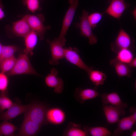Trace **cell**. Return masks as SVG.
I'll list each match as a JSON object with an SVG mask.
<instances>
[{
  "mask_svg": "<svg viewBox=\"0 0 136 136\" xmlns=\"http://www.w3.org/2000/svg\"><path fill=\"white\" fill-rule=\"evenodd\" d=\"M6 74L8 76L22 74L40 76L32 67L27 55L24 53L19 55L13 69Z\"/></svg>",
  "mask_w": 136,
  "mask_h": 136,
  "instance_id": "6da1fadb",
  "label": "cell"
},
{
  "mask_svg": "<svg viewBox=\"0 0 136 136\" xmlns=\"http://www.w3.org/2000/svg\"><path fill=\"white\" fill-rule=\"evenodd\" d=\"M79 0H68L70 6L67 10L63 21L61 29L58 39L63 46L65 45V36L67 31L72 23L78 7Z\"/></svg>",
  "mask_w": 136,
  "mask_h": 136,
  "instance_id": "7a4b0ae2",
  "label": "cell"
},
{
  "mask_svg": "<svg viewBox=\"0 0 136 136\" xmlns=\"http://www.w3.org/2000/svg\"><path fill=\"white\" fill-rule=\"evenodd\" d=\"M22 17L26 20L31 30L37 34L40 40H44L46 32L51 28L50 26H45L44 25L45 17L44 15L42 14H27Z\"/></svg>",
  "mask_w": 136,
  "mask_h": 136,
  "instance_id": "3957f363",
  "label": "cell"
},
{
  "mask_svg": "<svg viewBox=\"0 0 136 136\" xmlns=\"http://www.w3.org/2000/svg\"><path fill=\"white\" fill-rule=\"evenodd\" d=\"M111 50L115 53L120 50L129 49L134 51L135 49V41L129 35L121 28L115 41L111 44Z\"/></svg>",
  "mask_w": 136,
  "mask_h": 136,
  "instance_id": "277c9868",
  "label": "cell"
},
{
  "mask_svg": "<svg viewBox=\"0 0 136 136\" xmlns=\"http://www.w3.org/2000/svg\"><path fill=\"white\" fill-rule=\"evenodd\" d=\"M88 11L83 10L82 15L79 17L80 22L76 24V26L80 29V35L88 38L89 43L93 45L97 43L98 39L92 32V28L88 19Z\"/></svg>",
  "mask_w": 136,
  "mask_h": 136,
  "instance_id": "5b68a950",
  "label": "cell"
},
{
  "mask_svg": "<svg viewBox=\"0 0 136 136\" xmlns=\"http://www.w3.org/2000/svg\"><path fill=\"white\" fill-rule=\"evenodd\" d=\"M47 108L43 103L35 102L32 107L25 113L24 117L42 125L47 123L46 115Z\"/></svg>",
  "mask_w": 136,
  "mask_h": 136,
  "instance_id": "8992f818",
  "label": "cell"
},
{
  "mask_svg": "<svg viewBox=\"0 0 136 136\" xmlns=\"http://www.w3.org/2000/svg\"><path fill=\"white\" fill-rule=\"evenodd\" d=\"M5 29L7 35L10 38L24 37L31 30L27 22L23 17L21 19L13 22L11 26L7 25Z\"/></svg>",
  "mask_w": 136,
  "mask_h": 136,
  "instance_id": "52a82bcc",
  "label": "cell"
},
{
  "mask_svg": "<svg viewBox=\"0 0 136 136\" xmlns=\"http://www.w3.org/2000/svg\"><path fill=\"white\" fill-rule=\"evenodd\" d=\"M65 58L70 63L85 71L88 74L93 68L87 65L81 58L78 49L75 48H65Z\"/></svg>",
  "mask_w": 136,
  "mask_h": 136,
  "instance_id": "ba28073f",
  "label": "cell"
},
{
  "mask_svg": "<svg viewBox=\"0 0 136 136\" xmlns=\"http://www.w3.org/2000/svg\"><path fill=\"white\" fill-rule=\"evenodd\" d=\"M47 42L49 45L51 54V58L49 60L50 64L56 65L59 64V61L64 58L65 49L58 40L55 38L51 41L48 39Z\"/></svg>",
  "mask_w": 136,
  "mask_h": 136,
  "instance_id": "9c48e42d",
  "label": "cell"
},
{
  "mask_svg": "<svg viewBox=\"0 0 136 136\" xmlns=\"http://www.w3.org/2000/svg\"><path fill=\"white\" fill-rule=\"evenodd\" d=\"M129 5L125 0H110V4L105 12L113 17L119 19Z\"/></svg>",
  "mask_w": 136,
  "mask_h": 136,
  "instance_id": "30bf717a",
  "label": "cell"
},
{
  "mask_svg": "<svg viewBox=\"0 0 136 136\" xmlns=\"http://www.w3.org/2000/svg\"><path fill=\"white\" fill-rule=\"evenodd\" d=\"M32 105L33 104L23 105L14 103L7 111L0 112V120L7 121L12 119L26 112L32 107Z\"/></svg>",
  "mask_w": 136,
  "mask_h": 136,
  "instance_id": "8fae6325",
  "label": "cell"
},
{
  "mask_svg": "<svg viewBox=\"0 0 136 136\" xmlns=\"http://www.w3.org/2000/svg\"><path fill=\"white\" fill-rule=\"evenodd\" d=\"M42 125L28 118L24 120L16 136H32L37 135L39 132Z\"/></svg>",
  "mask_w": 136,
  "mask_h": 136,
  "instance_id": "7c38bea8",
  "label": "cell"
},
{
  "mask_svg": "<svg viewBox=\"0 0 136 136\" xmlns=\"http://www.w3.org/2000/svg\"><path fill=\"white\" fill-rule=\"evenodd\" d=\"M103 110L107 122L111 124L118 122L125 113L124 108L110 105H104Z\"/></svg>",
  "mask_w": 136,
  "mask_h": 136,
  "instance_id": "4fadbf2b",
  "label": "cell"
},
{
  "mask_svg": "<svg viewBox=\"0 0 136 136\" xmlns=\"http://www.w3.org/2000/svg\"><path fill=\"white\" fill-rule=\"evenodd\" d=\"M58 73L56 69L52 68L50 73L45 77V82L48 86L54 88L55 93L60 94L63 91L64 82L62 79L58 76Z\"/></svg>",
  "mask_w": 136,
  "mask_h": 136,
  "instance_id": "5bb4252c",
  "label": "cell"
},
{
  "mask_svg": "<svg viewBox=\"0 0 136 136\" xmlns=\"http://www.w3.org/2000/svg\"><path fill=\"white\" fill-rule=\"evenodd\" d=\"M46 118L47 122L55 125H59L63 123L65 119L64 111L58 108H53L47 110Z\"/></svg>",
  "mask_w": 136,
  "mask_h": 136,
  "instance_id": "9a60e30c",
  "label": "cell"
},
{
  "mask_svg": "<svg viewBox=\"0 0 136 136\" xmlns=\"http://www.w3.org/2000/svg\"><path fill=\"white\" fill-rule=\"evenodd\" d=\"M99 95L96 88L84 89L79 87L76 89L74 96L77 101L82 104L86 100L94 99Z\"/></svg>",
  "mask_w": 136,
  "mask_h": 136,
  "instance_id": "2e32d148",
  "label": "cell"
},
{
  "mask_svg": "<svg viewBox=\"0 0 136 136\" xmlns=\"http://www.w3.org/2000/svg\"><path fill=\"white\" fill-rule=\"evenodd\" d=\"M101 100L103 105H110L124 109L127 108L128 105L123 102L119 94L116 92L109 93H103Z\"/></svg>",
  "mask_w": 136,
  "mask_h": 136,
  "instance_id": "e0dca14e",
  "label": "cell"
},
{
  "mask_svg": "<svg viewBox=\"0 0 136 136\" xmlns=\"http://www.w3.org/2000/svg\"><path fill=\"white\" fill-rule=\"evenodd\" d=\"M118 122L117 127L114 132L113 136L120 135L125 131L131 130L136 124L130 116L119 120Z\"/></svg>",
  "mask_w": 136,
  "mask_h": 136,
  "instance_id": "ac0fdd59",
  "label": "cell"
},
{
  "mask_svg": "<svg viewBox=\"0 0 136 136\" xmlns=\"http://www.w3.org/2000/svg\"><path fill=\"white\" fill-rule=\"evenodd\" d=\"M38 37L37 34L35 32L31 30L24 37L25 46L24 50V53L31 55L33 54L32 51L37 44Z\"/></svg>",
  "mask_w": 136,
  "mask_h": 136,
  "instance_id": "d6986e66",
  "label": "cell"
},
{
  "mask_svg": "<svg viewBox=\"0 0 136 136\" xmlns=\"http://www.w3.org/2000/svg\"><path fill=\"white\" fill-rule=\"evenodd\" d=\"M110 63L114 67L116 73L119 77H131L132 71L127 64L115 60L113 59L111 60Z\"/></svg>",
  "mask_w": 136,
  "mask_h": 136,
  "instance_id": "ffe728a7",
  "label": "cell"
},
{
  "mask_svg": "<svg viewBox=\"0 0 136 136\" xmlns=\"http://www.w3.org/2000/svg\"><path fill=\"white\" fill-rule=\"evenodd\" d=\"M63 135L66 136H88L87 132L81 128V125L70 122L63 133Z\"/></svg>",
  "mask_w": 136,
  "mask_h": 136,
  "instance_id": "44dd1931",
  "label": "cell"
},
{
  "mask_svg": "<svg viewBox=\"0 0 136 136\" xmlns=\"http://www.w3.org/2000/svg\"><path fill=\"white\" fill-rule=\"evenodd\" d=\"M134 51L129 49L120 50L116 53L114 60L128 64L134 58Z\"/></svg>",
  "mask_w": 136,
  "mask_h": 136,
  "instance_id": "7402d4cb",
  "label": "cell"
},
{
  "mask_svg": "<svg viewBox=\"0 0 136 136\" xmlns=\"http://www.w3.org/2000/svg\"><path fill=\"white\" fill-rule=\"evenodd\" d=\"M88 74L90 80L96 86L103 85L107 78L106 74L103 72L93 69Z\"/></svg>",
  "mask_w": 136,
  "mask_h": 136,
  "instance_id": "603a6c76",
  "label": "cell"
},
{
  "mask_svg": "<svg viewBox=\"0 0 136 136\" xmlns=\"http://www.w3.org/2000/svg\"><path fill=\"white\" fill-rule=\"evenodd\" d=\"M83 129L87 132L88 135H90L92 136H109L111 135L110 131L104 127L85 126Z\"/></svg>",
  "mask_w": 136,
  "mask_h": 136,
  "instance_id": "cb8c5ba5",
  "label": "cell"
},
{
  "mask_svg": "<svg viewBox=\"0 0 136 136\" xmlns=\"http://www.w3.org/2000/svg\"><path fill=\"white\" fill-rule=\"evenodd\" d=\"M18 129L15 126L8 122L7 121H4L0 123V135L6 136H13L15 132Z\"/></svg>",
  "mask_w": 136,
  "mask_h": 136,
  "instance_id": "d4e9b609",
  "label": "cell"
},
{
  "mask_svg": "<svg viewBox=\"0 0 136 136\" xmlns=\"http://www.w3.org/2000/svg\"><path fill=\"white\" fill-rule=\"evenodd\" d=\"M20 49L19 47L15 45H3L0 55V64L3 61L14 55Z\"/></svg>",
  "mask_w": 136,
  "mask_h": 136,
  "instance_id": "484cf974",
  "label": "cell"
},
{
  "mask_svg": "<svg viewBox=\"0 0 136 136\" xmlns=\"http://www.w3.org/2000/svg\"><path fill=\"white\" fill-rule=\"evenodd\" d=\"M16 59L14 55L3 61L0 64V72L6 74L11 70L15 65Z\"/></svg>",
  "mask_w": 136,
  "mask_h": 136,
  "instance_id": "4316f807",
  "label": "cell"
},
{
  "mask_svg": "<svg viewBox=\"0 0 136 136\" xmlns=\"http://www.w3.org/2000/svg\"><path fill=\"white\" fill-rule=\"evenodd\" d=\"M8 94L0 93V112H3L10 107L13 104L11 99L7 96Z\"/></svg>",
  "mask_w": 136,
  "mask_h": 136,
  "instance_id": "83f0119b",
  "label": "cell"
},
{
  "mask_svg": "<svg viewBox=\"0 0 136 136\" xmlns=\"http://www.w3.org/2000/svg\"><path fill=\"white\" fill-rule=\"evenodd\" d=\"M23 4L32 13L41 10L39 0H22Z\"/></svg>",
  "mask_w": 136,
  "mask_h": 136,
  "instance_id": "f1b7e54d",
  "label": "cell"
},
{
  "mask_svg": "<svg viewBox=\"0 0 136 136\" xmlns=\"http://www.w3.org/2000/svg\"><path fill=\"white\" fill-rule=\"evenodd\" d=\"M104 13L94 12L88 15V19L92 29H94L101 20Z\"/></svg>",
  "mask_w": 136,
  "mask_h": 136,
  "instance_id": "f546056e",
  "label": "cell"
},
{
  "mask_svg": "<svg viewBox=\"0 0 136 136\" xmlns=\"http://www.w3.org/2000/svg\"><path fill=\"white\" fill-rule=\"evenodd\" d=\"M9 83L8 76L5 73L0 72V91L8 94Z\"/></svg>",
  "mask_w": 136,
  "mask_h": 136,
  "instance_id": "4dcf8cb0",
  "label": "cell"
},
{
  "mask_svg": "<svg viewBox=\"0 0 136 136\" xmlns=\"http://www.w3.org/2000/svg\"><path fill=\"white\" fill-rule=\"evenodd\" d=\"M130 111L131 113L130 115L133 121L136 123V109L134 107H131L130 109Z\"/></svg>",
  "mask_w": 136,
  "mask_h": 136,
  "instance_id": "1f68e13d",
  "label": "cell"
},
{
  "mask_svg": "<svg viewBox=\"0 0 136 136\" xmlns=\"http://www.w3.org/2000/svg\"><path fill=\"white\" fill-rule=\"evenodd\" d=\"M3 9V6L2 1L1 0H0V20L3 19L5 16V14Z\"/></svg>",
  "mask_w": 136,
  "mask_h": 136,
  "instance_id": "d6a6232c",
  "label": "cell"
},
{
  "mask_svg": "<svg viewBox=\"0 0 136 136\" xmlns=\"http://www.w3.org/2000/svg\"><path fill=\"white\" fill-rule=\"evenodd\" d=\"M128 65L131 68L136 67V58L134 57Z\"/></svg>",
  "mask_w": 136,
  "mask_h": 136,
  "instance_id": "836d02e7",
  "label": "cell"
},
{
  "mask_svg": "<svg viewBox=\"0 0 136 136\" xmlns=\"http://www.w3.org/2000/svg\"><path fill=\"white\" fill-rule=\"evenodd\" d=\"M131 136H136V130H133L132 131L131 134Z\"/></svg>",
  "mask_w": 136,
  "mask_h": 136,
  "instance_id": "e575fe53",
  "label": "cell"
},
{
  "mask_svg": "<svg viewBox=\"0 0 136 136\" xmlns=\"http://www.w3.org/2000/svg\"><path fill=\"white\" fill-rule=\"evenodd\" d=\"M132 14H133V16H134L135 19V17H136V9H135L132 11Z\"/></svg>",
  "mask_w": 136,
  "mask_h": 136,
  "instance_id": "d590c367",
  "label": "cell"
},
{
  "mask_svg": "<svg viewBox=\"0 0 136 136\" xmlns=\"http://www.w3.org/2000/svg\"><path fill=\"white\" fill-rule=\"evenodd\" d=\"M3 46L0 42V55L1 53Z\"/></svg>",
  "mask_w": 136,
  "mask_h": 136,
  "instance_id": "8d00e7d4",
  "label": "cell"
},
{
  "mask_svg": "<svg viewBox=\"0 0 136 136\" xmlns=\"http://www.w3.org/2000/svg\"><path fill=\"white\" fill-rule=\"evenodd\" d=\"M0 136H1V135H0Z\"/></svg>",
  "mask_w": 136,
  "mask_h": 136,
  "instance_id": "74e56055",
  "label": "cell"
}]
</instances>
